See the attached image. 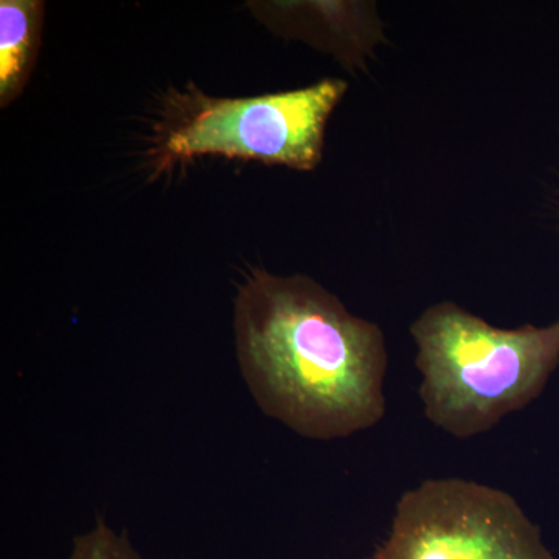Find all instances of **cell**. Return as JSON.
Wrapping results in <instances>:
<instances>
[{"label":"cell","mask_w":559,"mask_h":559,"mask_svg":"<svg viewBox=\"0 0 559 559\" xmlns=\"http://www.w3.org/2000/svg\"><path fill=\"white\" fill-rule=\"evenodd\" d=\"M426 418L457 439L488 432L538 399L559 364V322L503 330L452 301L412 323Z\"/></svg>","instance_id":"7a4b0ae2"},{"label":"cell","mask_w":559,"mask_h":559,"mask_svg":"<svg viewBox=\"0 0 559 559\" xmlns=\"http://www.w3.org/2000/svg\"><path fill=\"white\" fill-rule=\"evenodd\" d=\"M235 337L260 409L301 437L345 439L384 418V333L314 280L250 272L235 300Z\"/></svg>","instance_id":"6da1fadb"},{"label":"cell","mask_w":559,"mask_h":559,"mask_svg":"<svg viewBox=\"0 0 559 559\" xmlns=\"http://www.w3.org/2000/svg\"><path fill=\"white\" fill-rule=\"evenodd\" d=\"M377 559H554L513 496L465 479L404 492Z\"/></svg>","instance_id":"277c9868"},{"label":"cell","mask_w":559,"mask_h":559,"mask_svg":"<svg viewBox=\"0 0 559 559\" xmlns=\"http://www.w3.org/2000/svg\"><path fill=\"white\" fill-rule=\"evenodd\" d=\"M66 559H143L124 533L110 528L105 521L73 540L72 550Z\"/></svg>","instance_id":"52a82bcc"},{"label":"cell","mask_w":559,"mask_h":559,"mask_svg":"<svg viewBox=\"0 0 559 559\" xmlns=\"http://www.w3.org/2000/svg\"><path fill=\"white\" fill-rule=\"evenodd\" d=\"M44 3L39 0L0 2V106L16 100L31 79L40 44Z\"/></svg>","instance_id":"8992f818"},{"label":"cell","mask_w":559,"mask_h":559,"mask_svg":"<svg viewBox=\"0 0 559 559\" xmlns=\"http://www.w3.org/2000/svg\"><path fill=\"white\" fill-rule=\"evenodd\" d=\"M271 20L293 35L326 46L334 53L359 62L382 38V25L373 5L355 2L270 3Z\"/></svg>","instance_id":"5b68a950"},{"label":"cell","mask_w":559,"mask_h":559,"mask_svg":"<svg viewBox=\"0 0 559 559\" xmlns=\"http://www.w3.org/2000/svg\"><path fill=\"white\" fill-rule=\"evenodd\" d=\"M347 83L326 79L301 87L249 98H210L191 92L164 146L170 159L224 156L314 170L322 159L331 112Z\"/></svg>","instance_id":"3957f363"}]
</instances>
